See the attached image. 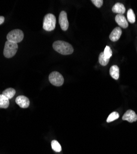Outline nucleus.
<instances>
[{
  "instance_id": "nucleus-4",
  "label": "nucleus",
  "mask_w": 137,
  "mask_h": 154,
  "mask_svg": "<svg viewBox=\"0 0 137 154\" xmlns=\"http://www.w3.org/2000/svg\"><path fill=\"white\" fill-rule=\"evenodd\" d=\"M23 38V33L22 30L15 29L9 32L7 35V40L8 42L18 43L22 41Z\"/></svg>"
},
{
  "instance_id": "nucleus-15",
  "label": "nucleus",
  "mask_w": 137,
  "mask_h": 154,
  "mask_svg": "<svg viewBox=\"0 0 137 154\" xmlns=\"http://www.w3.org/2000/svg\"><path fill=\"white\" fill-rule=\"evenodd\" d=\"M109 61V59H107L104 57L103 52L101 53L100 54H99V63H100L101 65L103 66H106V65H107V64H108Z\"/></svg>"
},
{
  "instance_id": "nucleus-8",
  "label": "nucleus",
  "mask_w": 137,
  "mask_h": 154,
  "mask_svg": "<svg viewBox=\"0 0 137 154\" xmlns=\"http://www.w3.org/2000/svg\"><path fill=\"white\" fill-rule=\"evenodd\" d=\"M122 120L128 121L130 123H133L137 120V115L133 110H128L123 115Z\"/></svg>"
},
{
  "instance_id": "nucleus-12",
  "label": "nucleus",
  "mask_w": 137,
  "mask_h": 154,
  "mask_svg": "<svg viewBox=\"0 0 137 154\" xmlns=\"http://www.w3.org/2000/svg\"><path fill=\"white\" fill-rule=\"evenodd\" d=\"M110 75L114 80H118L119 78V68L117 66H113L109 70Z\"/></svg>"
},
{
  "instance_id": "nucleus-18",
  "label": "nucleus",
  "mask_w": 137,
  "mask_h": 154,
  "mask_svg": "<svg viewBox=\"0 0 137 154\" xmlns=\"http://www.w3.org/2000/svg\"><path fill=\"white\" fill-rule=\"evenodd\" d=\"M51 147L56 152H59L61 151L62 148L60 144L56 140H52L51 142Z\"/></svg>"
},
{
  "instance_id": "nucleus-6",
  "label": "nucleus",
  "mask_w": 137,
  "mask_h": 154,
  "mask_svg": "<svg viewBox=\"0 0 137 154\" xmlns=\"http://www.w3.org/2000/svg\"><path fill=\"white\" fill-rule=\"evenodd\" d=\"M59 23L60 24L61 29L63 31H66L68 29L69 23V21L67 19V13L64 11H61L60 14H59Z\"/></svg>"
},
{
  "instance_id": "nucleus-2",
  "label": "nucleus",
  "mask_w": 137,
  "mask_h": 154,
  "mask_svg": "<svg viewBox=\"0 0 137 154\" xmlns=\"http://www.w3.org/2000/svg\"><path fill=\"white\" fill-rule=\"evenodd\" d=\"M56 23V17L52 14H48L44 17L43 28L46 31L51 32L55 29Z\"/></svg>"
},
{
  "instance_id": "nucleus-10",
  "label": "nucleus",
  "mask_w": 137,
  "mask_h": 154,
  "mask_svg": "<svg viewBox=\"0 0 137 154\" xmlns=\"http://www.w3.org/2000/svg\"><path fill=\"white\" fill-rule=\"evenodd\" d=\"M122 35V30L120 27L115 28L109 35V38L112 42H117L119 40V38Z\"/></svg>"
},
{
  "instance_id": "nucleus-14",
  "label": "nucleus",
  "mask_w": 137,
  "mask_h": 154,
  "mask_svg": "<svg viewBox=\"0 0 137 154\" xmlns=\"http://www.w3.org/2000/svg\"><path fill=\"white\" fill-rule=\"evenodd\" d=\"M16 94V90L13 88H8L3 92V95H4L5 97H6L8 99H11Z\"/></svg>"
},
{
  "instance_id": "nucleus-1",
  "label": "nucleus",
  "mask_w": 137,
  "mask_h": 154,
  "mask_svg": "<svg viewBox=\"0 0 137 154\" xmlns=\"http://www.w3.org/2000/svg\"><path fill=\"white\" fill-rule=\"evenodd\" d=\"M53 48L56 52L63 55H69L73 52L72 46L64 41H56L54 42Z\"/></svg>"
},
{
  "instance_id": "nucleus-21",
  "label": "nucleus",
  "mask_w": 137,
  "mask_h": 154,
  "mask_svg": "<svg viewBox=\"0 0 137 154\" xmlns=\"http://www.w3.org/2000/svg\"><path fill=\"white\" fill-rule=\"evenodd\" d=\"M5 22V17L3 16H0V25Z\"/></svg>"
},
{
  "instance_id": "nucleus-7",
  "label": "nucleus",
  "mask_w": 137,
  "mask_h": 154,
  "mask_svg": "<svg viewBox=\"0 0 137 154\" xmlns=\"http://www.w3.org/2000/svg\"><path fill=\"white\" fill-rule=\"evenodd\" d=\"M16 104L21 108L26 109L29 107L30 100L29 99L24 96H19L16 99Z\"/></svg>"
},
{
  "instance_id": "nucleus-9",
  "label": "nucleus",
  "mask_w": 137,
  "mask_h": 154,
  "mask_svg": "<svg viewBox=\"0 0 137 154\" xmlns=\"http://www.w3.org/2000/svg\"><path fill=\"white\" fill-rule=\"evenodd\" d=\"M115 20L116 23L123 29H126L129 27L128 21L123 14H117L115 17Z\"/></svg>"
},
{
  "instance_id": "nucleus-11",
  "label": "nucleus",
  "mask_w": 137,
  "mask_h": 154,
  "mask_svg": "<svg viewBox=\"0 0 137 154\" xmlns=\"http://www.w3.org/2000/svg\"><path fill=\"white\" fill-rule=\"evenodd\" d=\"M112 11L114 13H117V14H123L126 12V8L123 4L120 3H117L113 6V8H112Z\"/></svg>"
},
{
  "instance_id": "nucleus-5",
  "label": "nucleus",
  "mask_w": 137,
  "mask_h": 154,
  "mask_svg": "<svg viewBox=\"0 0 137 154\" xmlns=\"http://www.w3.org/2000/svg\"><path fill=\"white\" fill-rule=\"evenodd\" d=\"M49 81L53 85L61 86L64 84V77L58 72H53L49 75Z\"/></svg>"
},
{
  "instance_id": "nucleus-3",
  "label": "nucleus",
  "mask_w": 137,
  "mask_h": 154,
  "mask_svg": "<svg viewBox=\"0 0 137 154\" xmlns=\"http://www.w3.org/2000/svg\"><path fill=\"white\" fill-rule=\"evenodd\" d=\"M18 49L17 43L7 41L5 45L3 54L6 58H11L15 56Z\"/></svg>"
},
{
  "instance_id": "nucleus-19",
  "label": "nucleus",
  "mask_w": 137,
  "mask_h": 154,
  "mask_svg": "<svg viewBox=\"0 0 137 154\" xmlns=\"http://www.w3.org/2000/svg\"><path fill=\"white\" fill-rule=\"evenodd\" d=\"M103 53H104V57L107 59H109L111 57L112 54H113V52H112V50H111V48L108 46H106Z\"/></svg>"
},
{
  "instance_id": "nucleus-20",
  "label": "nucleus",
  "mask_w": 137,
  "mask_h": 154,
  "mask_svg": "<svg viewBox=\"0 0 137 154\" xmlns=\"http://www.w3.org/2000/svg\"><path fill=\"white\" fill-rule=\"evenodd\" d=\"M92 2L98 8H101L103 5V0H92Z\"/></svg>"
},
{
  "instance_id": "nucleus-16",
  "label": "nucleus",
  "mask_w": 137,
  "mask_h": 154,
  "mask_svg": "<svg viewBox=\"0 0 137 154\" xmlns=\"http://www.w3.org/2000/svg\"><path fill=\"white\" fill-rule=\"evenodd\" d=\"M127 19L128 21L131 23L135 22V15L132 9H129L127 11Z\"/></svg>"
},
{
  "instance_id": "nucleus-13",
  "label": "nucleus",
  "mask_w": 137,
  "mask_h": 154,
  "mask_svg": "<svg viewBox=\"0 0 137 154\" xmlns=\"http://www.w3.org/2000/svg\"><path fill=\"white\" fill-rule=\"evenodd\" d=\"M9 105V99L3 94H0V108L6 109Z\"/></svg>"
},
{
  "instance_id": "nucleus-17",
  "label": "nucleus",
  "mask_w": 137,
  "mask_h": 154,
  "mask_svg": "<svg viewBox=\"0 0 137 154\" xmlns=\"http://www.w3.org/2000/svg\"><path fill=\"white\" fill-rule=\"evenodd\" d=\"M119 118V114L116 112H113L109 115V117L107 119L106 121L107 123H110L117 120Z\"/></svg>"
}]
</instances>
